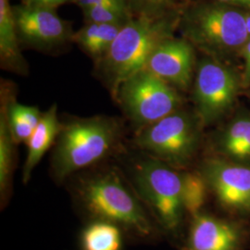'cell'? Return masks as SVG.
I'll return each instance as SVG.
<instances>
[{"mask_svg": "<svg viewBox=\"0 0 250 250\" xmlns=\"http://www.w3.org/2000/svg\"><path fill=\"white\" fill-rule=\"evenodd\" d=\"M72 196L92 221L116 224L137 239H151L157 224L131 181L114 166L96 169L76 179Z\"/></svg>", "mask_w": 250, "mask_h": 250, "instance_id": "obj_1", "label": "cell"}, {"mask_svg": "<svg viewBox=\"0 0 250 250\" xmlns=\"http://www.w3.org/2000/svg\"><path fill=\"white\" fill-rule=\"evenodd\" d=\"M123 137L124 125L115 117L97 115L62 122L51 158L55 181L64 182L107 160L118 152Z\"/></svg>", "mask_w": 250, "mask_h": 250, "instance_id": "obj_2", "label": "cell"}, {"mask_svg": "<svg viewBox=\"0 0 250 250\" xmlns=\"http://www.w3.org/2000/svg\"><path fill=\"white\" fill-rule=\"evenodd\" d=\"M181 10L160 17H134L121 29L106 56L96 63V71L116 99L121 84L145 69L148 58L164 40L172 37Z\"/></svg>", "mask_w": 250, "mask_h": 250, "instance_id": "obj_3", "label": "cell"}, {"mask_svg": "<svg viewBox=\"0 0 250 250\" xmlns=\"http://www.w3.org/2000/svg\"><path fill=\"white\" fill-rule=\"evenodd\" d=\"M178 26L185 39L210 57L233 53L250 39L246 14L218 1H200L182 9Z\"/></svg>", "mask_w": 250, "mask_h": 250, "instance_id": "obj_4", "label": "cell"}, {"mask_svg": "<svg viewBox=\"0 0 250 250\" xmlns=\"http://www.w3.org/2000/svg\"><path fill=\"white\" fill-rule=\"evenodd\" d=\"M183 172L145 153L134 159L130 171V181L154 222L171 234L178 232L187 214Z\"/></svg>", "mask_w": 250, "mask_h": 250, "instance_id": "obj_5", "label": "cell"}, {"mask_svg": "<svg viewBox=\"0 0 250 250\" xmlns=\"http://www.w3.org/2000/svg\"><path fill=\"white\" fill-rule=\"evenodd\" d=\"M202 126L196 112L179 108L136 132L133 142L139 151L185 170L197 155Z\"/></svg>", "mask_w": 250, "mask_h": 250, "instance_id": "obj_6", "label": "cell"}, {"mask_svg": "<svg viewBox=\"0 0 250 250\" xmlns=\"http://www.w3.org/2000/svg\"><path fill=\"white\" fill-rule=\"evenodd\" d=\"M115 101L135 133L178 110L182 105L177 88L146 69L121 84Z\"/></svg>", "mask_w": 250, "mask_h": 250, "instance_id": "obj_7", "label": "cell"}, {"mask_svg": "<svg viewBox=\"0 0 250 250\" xmlns=\"http://www.w3.org/2000/svg\"><path fill=\"white\" fill-rule=\"evenodd\" d=\"M238 90L233 72L213 58H204L197 65L193 98L196 113L202 125L219 120L232 107Z\"/></svg>", "mask_w": 250, "mask_h": 250, "instance_id": "obj_8", "label": "cell"}, {"mask_svg": "<svg viewBox=\"0 0 250 250\" xmlns=\"http://www.w3.org/2000/svg\"><path fill=\"white\" fill-rule=\"evenodd\" d=\"M12 10L21 44L48 52L72 42V25L56 9L21 3Z\"/></svg>", "mask_w": 250, "mask_h": 250, "instance_id": "obj_9", "label": "cell"}, {"mask_svg": "<svg viewBox=\"0 0 250 250\" xmlns=\"http://www.w3.org/2000/svg\"><path fill=\"white\" fill-rule=\"evenodd\" d=\"M199 171L209 191L226 210L250 215V165L212 158L202 163Z\"/></svg>", "mask_w": 250, "mask_h": 250, "instance_id": "obj_10", "label": "cell"}, {"mask_svg": "<svg viewBox=\"0 0 250 250\" xmlns=\"http://www.w3.org/2000/svg\"><path fill=\"white\" fill-rule=\"evenodd\" d=\"M145 69L177 89L188 90L194 79V45L185 38H168L155 48Z\"/></svg>", "mask_w": 250, "mask_h": 250, "instance_id": "obj_11", "label": "cell"}, {"mask_svg": "<svg viewBox=\"0 0 250 250\" xmlns=\"http://www.w3.org/2000/svg\"><path fill=\"white\" fill-rule=\"evenodd\" d=\"M242 243L238 225L200 212L192 218L184 250H241Z\"/></svg>", "mask_w": 250, "mask_h": 250, "instance_id": "obj_12", "label": "cell"}, {"mask_svg": "<svg viewBox=\"0 0 250 250\" xmlns=\"http://www.w3.org/2000/svg\"><path fill=\"white\" fill-rule=\"evenodd\" d=\"M13 93L11 84H7L6 82L1 83L0 112L5 116L10 134L18 146L29 140L44 112L36 106L19 103Z\"/></svg>", "mask_w": 250, "mask_h": 250, "instance_id": "obj_13", "label": "cell"}, {"mask_svg": "<svg viewBox=\"0 0 250 250\" xmlns=\"http://www.w3.org/2000/svg\"><path fill=\"white\" fill-rule=\"evenodd\" d=\"M62 126L55 103L44 111L36 130L27 141L26 159L22 168V182L26 185L38 163L47 150L53 146Z\"/></svg>", "mask_w": 250, "mask_h": 250, "instance_id": "obj_14", "label": "cell"}, {"mask_svg": "<svg viewBox=\"0 0 250 250\" xmlns=\"http://www.w3.org/2000/svg\"><path fill=\"white\" fill-rule=\"evenodd\" d=\"M0 64L5 71L26 76L29 65L21 49L16 22L9 0H0Z\"/></svg>", "mask_w": 250, "mask_h": 250, "instance_id": "obj_15", "label": "cell"}, {"mask_svg": "<svg viewBox=\"0 0 250 250\" xmlns=\"http://www.w3.org/2000/svg\"><path fill=\"white\" fill-rule=\"evenodd\" d=\"M122 28V25L111 23L84 22V25L74 33L72 42L96 64L106 56Z\"/></svg>", "mask_w": 250, "mask_h": 250, "instance_id": "obj_16", "label": "cell"}, {"mask_svg": "<svg viewBox=\"0 0 250 250\" xmlns=\"http://www.w3.org/2000/svg\"><path fill=\"white\" fill-rule=\"evenodd\" d=\"M216 147L220 154L233 162L250 165V117L232 121L217 139Z\"/></svg>", "mask_w": 250, "mask_h": 250, "instance_id": "obj_17", "label": "cell"}, {"mask_svg": "<svg viewBox=\"0 0 250 250\" xmlns=\"http://www.w3.org/2000/svg\"><path fill=\"white\" fill-rule=\"evenodd\" d=\"M124 231L116 224L92 221L82 232V250H122Z\"/></svg>", "mask_w": 250, "mask_h": 250, "instance_id": "obj_18", "label": "cell"}, {"mask_svg": "<svg viewBox=\"0 0 250 250\" xmlns=\"http://www.w3.org/2000/svg\"><path fill=\"white\" fill-rule=\"evenodd\" d=\"M16 146L5 116L0 112V197L2 206L6 204L10 196Z\"/></svg>", "mask_w": 250, "mask_h": 250, "instance_id": "obj_19", "label": "cell"}, {"mask_svg": "<svg viewBox=\"0 0 250 250\" xmlns=\"http://www.w3.org/2000/svg\"><path fill=\"white\" fill-rule=\"evenodd\" d=\"M84 22L111 23L124 26L134 18L127 0H104L99 5L83 10Z\"/></svg>", "mask_w": 250, "mask_h": 250, "instance_id": "obj_20", "label": "cell"}, {"mask_svg": "<svg viewBox=\"0 0 250 250\" xmlns=\"http://www.w3.org/2000/svg\"><path fill=\"white\" fill-rule=\"evenodd\" d=\"M183 200L186 213L192 218L202 212L208 192L209 191L204 176L200 171L184 170Z\"/></svg>", "mask_w": 250, "mask_h": 250, "instance_id": "obj_21", "label": "cell"}, {"mask_svg": "<svg viewBox=\"0 0 250 250\" xmlns=\"http://www.w3.org/2000/svg\"><path fill=\"white\" fill-rule=\"evenodd\" d=\"M134 17H160L170 13L177 0H127Z\"/></svg>", "mask_w": 250, "mask_h": 250, "instance_id": "obj_22", "label": "cell"}, {"mask_svg": "<svg viewBox=\"0 0 250 250\" xmlns=\"http://www.w3.org/2000/svg\"><path fill=\"white\" fill-rule=\"evenodd\" d=\"M21 2L25 4L39 5V6H44L47 8L57 9L58 7L62 6L63 4L72 3L73 0H21Z\"/></svg>", "mask_w": 250, "mask_h": 250, "instance_id": "obj_23", "label": "cell"}, {"mask_svg": "<svg viewBox=\"0 0 250 250\" xmlns=\"http://www.w3.org/2000/svg\"><path fill=\"white\" fill-rule=\"evenodd\" d=\"M243 48H244V58H245V63H246L245 76L247 81H250V38Z\"/></svg>", "mask_w": 250, "mask_h": 250, "instance_id": "obj_24", "label": "cell"}, {"mask_svg": "<svg viewBox=\"0 0 250 250\" xmlns=\"http://www.w3.org/2000/svg\"><path fill=\"white\" fill-rule=\"evenodd\" d=\"M103 1L104 0H73L72 3L77 5L82 10H84V9L92 8L94 6H97Z\"/></svg>", "mask_w": 250, "mask_h": 250, "instance_id": "obj_25", "label": "cell"}, {"mask_svg": "<svg viewBox=\"0 0 250 250\" xmlns=\"http://www.w3.org/2000/svg\"><path fill=\"white\" fill-rule=\"evenodd\" d=\"M215 1L228 4V5H238V6L250 8V0H215Z\"/></svg>", "mask_w": 250, "mask_h": 250, "instance_id": "obj_26", "label": "cell"}, {"mask_svg": "<svg viewBox=\"0 0 250 250\" xmlns=\"http://www.w3.org/2000/svg\"><path fill=\"white\" fill-rule=\"evenodd\" d=\"M246 26L250 38V14H246Z\"/></svg>", "mask_w": 250, "mask_h": 250, "instance_id": "obj_27", "label": "cell"}]
</instances>
